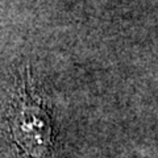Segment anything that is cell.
<instances>
[{
  "label": "cell",
  "mask_w": 158,
  "mask_h": 158,
  "mask_svg": "<svg viewBox=\"0 0 158 158\" xmlns=\"http://www.w3.org/2000/svg\"><path fill=\"white\" fill-rule=\"evenodd\" d=\"M9 129L24 158H48L53 149V127L31 75L23 79L9 111Z\"/></svg>",
  "instance_id": "obj_1"
}]
</instances>
